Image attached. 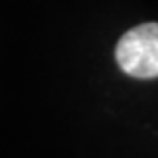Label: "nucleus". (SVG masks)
Returning <instances> with one entry per match:
<instances>
[{"label":"nucleus","mask_w":158,"mask_h":158,"mask_svg":"<svg viewBox=\"0 0 158 158\" xmlns=\"http://www.w3.org/2000/svg\"><path fill=\"white\" fill-rule=\"evenodd\" d=\"M116 63L131 78H158V23H141L124 32L116 44Z\"/></svg>","instance_id":"obj_1"}]
</instances>
